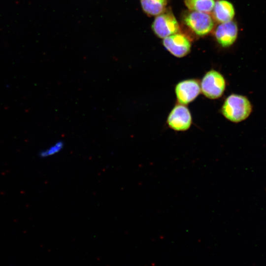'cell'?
Listing matches in <instances>:
<instances>
[{
	"label": "cell",
	"mask_w": 266,
	"mask_h": 266,
	"mask_svg": "<svg viewBox=\"0 0 266 266\" xmlns=\"http://www.w3.org/2000/svg\"><path fill=\"white\" fill-rule=\"evenodd\" d=\"M252 110V105L245 96L231 94L224 102L221 108L223 115L229 121L238 123L247 118Z\"/></svg>",
	"instance_id": "6da1fadb"
},
{
	"label": "cell",
	"mask_w": 266,
	"mask_h": 266,
	"mask_svg": "<svg viewBox=\"0 0 266 266\" xmlns=\"http://www.w3.org/2000/svg\"><path fill=\"white\" fill-rule=\"evenodd\" d=\"M226 81L221 73L212 69L207 72L202 78L200 90L203 95L210 99H216L223 94Z\"/></svg>",
	"instance_id": "7a4b0ae2"
},
{
	"label": "cell",
	"mask_w": 266,
	"mask_h": 266,
	"mask_svg": "<svg viewBox=\"0 0 266 266\" xmlns=\"http://www.w3.org/2000/svg\"><path fill=\"white\" fill-rule=\"evenodd\" d=\"M184 21L194 33L200 36L208 34L214 27L211 16L204 12L192 11L184 16Z\"/></svg>",
	"instance_id": "3957f363"
},
{
	"label": "cell",
	"mask_w": 266,
	"mask_h": 266,
	"mask_svg": "<svg viewBox=\"0 0 266 266\" xmlns=\"http://www.w3.org/2000/svg\"><path fill=\"white\" fill-rule=\"evenodd\" d=\"M152 27L155 33L162 38L177 33L179 31V24L176 18L169 11H164L157 15Z\"/></svg>",
	"instance_id": "277c9868"
},
{
	"label": "cell",
	"mask_w": 266,
	"mask_h": 266,
	"mask_svg": "<svg viewBox=\"0 0 266 266\" xmlns=\"http://www.w3.org/2000/svg\"><path fill=\"white\" fill-rule=\"evenodd\" d=\"M192 122L190 110L185 105L180 103L173 108L167 118V124L169 127L176 131L188 130Z\"/></svg>",
	"instance_id": "5b68a950"
},
{
	"label": "cell",
	"mask_w": 266,
	"mask_h": 266,
	"mask_svg": "<svg viewBox=\"0 0 266 266\" xmlns=\"http://www.w3.org/2000/svg\"><path fill=\"white\" fill-rule=\"evenodd\" d=\"M199 82L193 79L179 82L175 86V93L179 103L186 105L193 101L200 94Z\"/></svg>",
	"instance_id": "8992f818"
},
{
	"label": "cell",
	"mask_w": 266,
	"mask_h": 266,
	"mask_svg": "<svg viewBox=\"0 0 266 266\" xmlns=\"http://www.w3.org/2000/svg\"><path fill=\"white\" fill-rule=\"evenodd\" d=\"M163 45L173 56L182 58L190 51L191 43L184 35L175 33L164 38Z\"/></svg>",
	"instance_id": "52a82bcc"
},
{
	"label": "cell",
	"mask_w": 266,
	"mask_h": 266,
	"mask_svg": "<svg viewBox=\"0 0 266 266\" xmlns=\"http://www.w3.org/2000/svg\"><path fill=\"white\" fill-rule=\"evenodd\" d=\"M215 35L219 44L223 47L231 46L237 35V27L232 21L223 23L217 28Z\"/></svg>",
	"instance_id": "ba28073f"
},
{
	"label": "cell",
	"mask_w": 266,
	"mask_h": 266,
	"mask_svg": "<svg viewBox=\"0 0 266 266\" xmlns=\"http://www.w3.org/2000/svg\"><path fill=\"white\" fill-rule=\"evenodd\" d=\"M234 15V9L232 4L225 0H219L215 2L213 16L218 22L225 23L232 21Z\"/></svg>",
	"instance_id": "9c48e42d"
},
{
	"label": "cell",
	"mask_w": 266,
	"mask_h": 266,
	"mask_svg": "<svg viewBox=\"0 0 266 266\" xmlns=\"http://www.w3.org/2000/svg\"><path fill=\"white\" fill-rule=\"evenodd\" d=\"M167 3V0H141L144 11L152 16L158 15L163 13Z\"/></svg>",
	"instance_id": "30bf717a"
},
{
	"label": "cell",
	"mask_w": 266,
	"mask_h": 266,
	"mask_svg": "<svg viewBox=\"0 0 266 266\" xmlns=\"http://www.w3.org/2000/svg\"><path fill=\"white\" fill-rule=\"evenodd\" d=\"M186 6L191 10L204 13L211 12L215 4L214 0H185Z\"/></svg>",
	"instance_id": "8fae6325"
},
{
	"label": "cell",
	"mask_w": 266,
	"mask_h": 266,
	"mask_svg": "<svg viewBox=\"0 0 266 266\" xmlns=\"http://www.w3.org/2000/svg\"><path fill=\"white\" fill-rule=\"evenodd\" d=\"M64 143L62 140L56 141L47 148L41 150L38 153L39 157L45 158L54 156L60 153L64 148Z\"/></svg>",
	"instance_id": "7c38bea8"
}]
</instances>
